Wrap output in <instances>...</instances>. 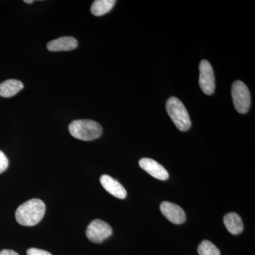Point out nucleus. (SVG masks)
<instances>
[{
	"label": "nucleus",
	"instance_id": "1",
	"mask_svg": "<svg viewBox=\"0 0 255 255\" xmlns=\"http://www.w3.org/2000/svg\"><path fill=\"white\" fill-rule=\"evenodd\" d=\"M46 212V205L41 199H33L20 205L15 213L16 221L23 226H36Z\"/></svg>",
	"mask_w": 255,
	"mask_h": 255
},
{
	"label": "nucleus",
	"instance_id": "2",
	"mask_svg": "<svg viewBox=\"0 0 255 255\" xmlns=\"http://www.w3.org/2000/svg\"><path fill=\"white\" fill-rule=\"evenodd\" d=\"M68 129L72 136L84 141H91L98 138L103 131L100 124L88 119L74 121L69 125Z\"/></svg>",
	"mask_w": 255,
	"mask_h": 255
},
{
	"label": "nucleus",
	"instance_id": "3",
	"mask_svg": "<svg viewBox=\"0 0 255 255\" xmlns=\"http://www.w3.org/2000/svg\"><path fill=\"white\" fill-rule=\"evenodd\" d=\"M166 109L169 117L181 131H187L190 128V117L184 104L177 97H170L166 103Z\"/></svg>",
	"mask_w": 255,
	"mask_h": 255
},
{
	"label": "nucleus",
	"instance_id": "4",
	"mask_svg": "<svg viewBox=\"0 0 255 255\" xmlns=\"http://www.w3.org/2000/svg\"><path fill=\"white\" fill-rule=\"evenodd\" d=\"M232 98L238 112L243 114L248 113L251 105V92L243 82L236 81L233 84Z\"/></svg>",
	"mask_w": 255,
	"mask_h": 255
},
{
	"label": "nucleus",
	"instance_id": "5",
	"mask_svg": "<svg viewBox=\"0 0 255 255\" xmlns=\"http://www.w3.org/2000/svg\"><path fill=\"white\" fill-rule=\"evenodd\" d=\"M112 233L110 225L100 219L92 221L86 230L87 238L94 243H102L110 238Z\"/></svg>",
	"mask_w": 255,
	"mask_h": 255
},
{
	"label": "nucleus",
	"instance_id": "6",
	"mask_svg": "<svg viewBox=\"0 0 255 255\" xmlns=\"http://www.w3.org/2000/svg\"><path fill=\"white\" fill-rule=\"evenodd\" d=\"M199 85L202 91L207 95H211L215 91V76L212 66L209 61L203 60L199 65Z\"/></svg>",
	"mask_w": 255,
	"mask_h": 255
},
{
	"label": "nucleus",
	"instance_id": "7",
	"mask_svg": "<svg viewBox=\"0 0 255 255\" xmlns=\"http://www.w3.org/2000/svg\"><path fill=\"white\" fill-rule=\"evenodd\" d=\"M159 209L164 217L174 224H182L186 221L184 210L174 203L163 201L161 203Z\"/></svg>",
	"mask_w": 255,
	"mask_h": 255
},
{
	"label": "nucleus",
	"instance_id": "8",
	"mask_svg": "<svg viewBox=\"0 0 255 255\" xmlns=\"http://www.w3.org/2000/svg\"><path fill=\"white\" fill-rule=\"evenodd\" d=\"M139 165L146 172L159 180H167L169 178L167 169L154 159L144 157L139 161Z\"/></svg>",
	"mask_w": 255,
	"mask_h": 255
},
{
	"label": "nucleus",
	"instance_id": "9",
	"mask_svg": "<svg viewBox=\"0 0 255 255\" xmlns=\"http://www.w3.org/2000/svg\"><path fill=\"white\" fill-rule=\"evenodd\" d=\"M100 183L104 189L112 196L120 199H124L127 197V192L125 188L118 182V180L114 179L111 176L107 174L101 176Z\"/></svg>",
	"mask_w": 255,
	"mask_h": 255
},
{
	"label": "nucleus",
	"instance_id": "10",
	"mask_svg": "<svg viewBox=\"0 0 255 255\" xmlns=\"http://www.w3.org/2000/svg\"><path fill=\"white\" fill-rule=\"evenodd\" d=\"M78 46V41L72 36H64L48 42L47 48L49 51H69L75 50Z\"/></svg>",
	"mask_w": 255,
	"mask_h": 255
},
{
	"label": "nucleus",
	"instance_id": "11",
	"mask_svg": "<svg viewBox=\"0 0 255 255\" xmlns=\"http://www.w3.org/2000/svg\"><path fill=\"white\" fill-rule=\"evenodd\" d=\"M223 223L228 232L235 236L243 232L244 228L241 216L236 213H228L226 214L223 218Z\"/></svg>",
	"mask_w": 255,
	"mask_h": 255
},
{
	"label": "nucleus",
	"instance_id": "12",
	"mask_svg": "<svg viewBox=\"0 0 255 255\" xmlns=\"http://www.w3.org/2000/svg\"><path fill=\"white\" fill-rule=\"evenodd\" d=\"M23 88V84L19 80H8L0 84V96L9 98L16 95Z\"/></svg>",
	"mask_w": 255,
	"mask_h": 255
},
{
	"label": "nucleus",
	"instance_id": "13",
	"mask_svg": "<svg viewBox=\"0 0 255 255\" xmlns=\"http://www.w3.org/2000/svg\"><path fill=\"white\" fill-rule=\"evenodd\" d=\"M114 0H96L92 3L91 12L96 16H100L110 12L115 5Z\"/></svg>",
	"mask_w": 255,
	"mask_h": 255
},
{
	"label": "nucleus",
	"instance_id": "14",
	"mask_svg": "<svg viewBox=\"0 0 255 255\" xmlns=\"http://www.w3.org/2000/svg\"><path fill=\"white\" fill-rule=\"evenodd\" d=\"M199 255H221L219 248L209 241H203L198 247Z\"/></svg>",
	"mask_w": 255,
	"mask_h": 255
},
{
	"label": "nucleus",
	"instance_id": "15",
	"mask_svg": "<svg viewBox=\"0 0 255 255\" xmlns=\"http://www.w3.org/2000/svg\"><path fill=\"white\" fill-rule=\"evenodd\" d=\"M8 166H9V159L4 152L0 150V174L6 171Z\"/></svg>",
	"mask_w": 255,
	"mask_h": 255
},
{
	"label": "nucleus",
	"instance_id": "16",
	"mask_svg": "<svg viewBox=\"0 0 255 255\" xmlns=\"http://www.w3.org/2000/svg\"><path fill=\"white\" fill-rule=\"evenodd\" d=\"M27 255H52L49 252L38 249V248H29L26 251Z\"/></svg>",
	"mask_w": 255,
	"mask_h": 255
},
{
	"label": "nucleus",
	"instance_id": "17",
	"mask_svg": "<svg viewBox=\"0 0 255 255\" xmlns=\"http://www.w3.org/2000/svg\"><path fill=\"white\" fill-rule=\"evenodd\" d=\"M0 255H19L12 250H2L0 251Z\"/></svg>",
	"mask_w": 255,
	"mask_h": 255
},
{
	"label": "nucleus",
	"instance_id": "18",
	"mask_svg": "<svg viewBox=\"0 0 255 255\" xmlns=\"http://www.w3.org/2000/svg\"><path fill=\"white\" fill-rule=\"evenodd\" d=\"M33 1H33V0H31V1H28V0H25L24 2L27 3V4H32V3H33Z\"/></svg>",
	"mask_w": 255,
	"mask_h": 255
}]
</instances>
